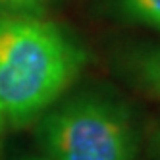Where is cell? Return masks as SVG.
Listing matches in <instances>:
<instances>
[{"label": "cell", "mask_w": 160, "mask_h": 160, "mask_svg": "<svg viewBox=\"0 0 160 160\" xmlns=\"http://www.w3.org/2000/svg\"><path fill=\"white\" fill-rule=\"evenodd\" d=\"M19 160H50V158H47L44 154H39V156H21Z\"/></svg>", "instance_id": "8992f818"}, {"label": "cell", "mask_w": 160, "mask_h": 160, "mask_svg": "<svg viewBox=\"0 0 160 160\" xmlns=\"http://www.w3.org/2000/svg\"><path fill=\"white\" fill-rule=\"evenodd\" d=\"M2 125H4V122H2V118H0V129H2Z\"/></svg>", "instance_id": "ba28073f"}, {"label": "cell", "mask_w": 160, "mask_h": 160, "mask_svg": "<svg viewBox=\"0 0 160 160\" xmlns=\"http://www.w3.org/2000/svg\"><path fill=\"white\" fill-rule=\"evenodd\" d=\"M122 66L137 87L160 98V44H141L129 48Z\"/></svg>", "instance_id": "3957f363"}, {"label": "cell", "mask_w": 160, "mask_h": 160, "mask_svg": "<svg viewBox=\"0 0 160 160\" xmlns=\"http://www.w3.org/2000/svg\"><path fill=\"white\" fill-rule=\"evenodd\" d=\"M123 18L133 23L160 31V0H106Z\"/></svg>", "instance_id": "277c9868"}, {"label": "cell", "mask_w": 160, "mask_h": 160, "mask_svg": "<svg viewBox=\"0 0 160 160\" xmlns=\"http://www.w3.org/2000/svg\"><path fill=\"white\" fill-rule=\"evenodd\" d=\"M87 52L68 29L42 16H0V118L39 120L73 85Z\"/></svg>", "instance_id": "6da1fadb"}, {"label": "cell", "mask_w": 160, "mask_h": 160, "mask_svg": "<svg viewBox=\"0 0 160 160\" xmlns=\"http://www.w3.org/2000/svg\"><path fill=\"white\" fill-rule=\"evenodd\" d=\"M54 0H0V16H42Z\"/></svg>", "instance_id": "5b68a950"}, {"label": "cell", "mask_w": 160, "mask_h": 160, "mask_svg": "<svg viewBox=\"0 0 160 160\" xmlns=\"http://www.w3.org/2000/svg\"><path fill=\"white\" fill-rule=\"evenodd\" d=\"M37 139L50 160H135L129 110L104 93H79L39 118Z\"/></svg>", "instance_id": "7a4b0ae2"}, {"label": "cell", "mask_w": 160, "mask_h": 160, "mask_svg": "<svg viewBox=\"0 0 160 160\" xmlns=\"http://www.w3.org/2000/svg\"><path fill=\"white\" fill-rule=\"evenodd\" d=\"M154 143H156V152L160 156V123H158V129H156V137H154Z\"/></svg>", "instance_id": "52a82bcc"}]
</instances>
